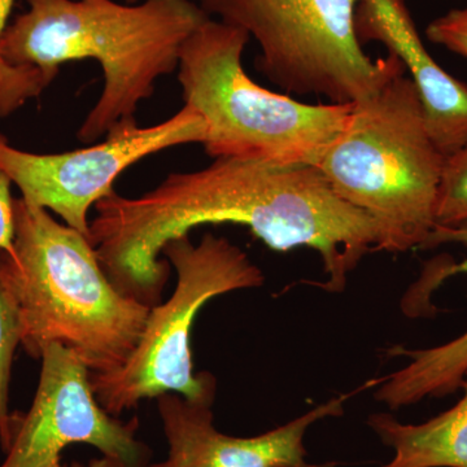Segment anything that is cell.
Listing matches in <instances>:
<instances>
[{"label": "cell", "mask_w": 467, "mask_h": 467, "mask_svg": "<svg viewBox=\"0 0 467 467\" xmlns=\"http://www.w3.org/2000/svg\"><path fill=\"white\" fill-rule=\"evenodd\" d=\"M90 242L109 281L150 308L161 303L169 243L202 225L247 227L270 250L317 252L328 292L346 290L362 259L377 251L376 221L343 201L313 165H272L218 158L195 171L169 174L150 192H113L95 204Z\"/></svg>", "instance_id": "6da1fadb"}, {"label": "cell", "mask_w": 467, "mask_h": 467, "mask_svg": "<svg viewBox=\"0 0 467 467\" xmlns=\"http://www.w3.org/2000/svg\"><path fill=\"white\" fill-rule=\"evenodd\" d=\"M26 2L27 11L0 36V58L36 70L48 85L63 64L99 63L103 90L77 131L85 144L137 121L138 107L152 97L156 82L178 69L184 42L212 18L195 0Z\"/></svg>", "instance_id": "7a4b0ae2"}, {"label": "cell", "mask_w": 467, "mask_h": 467, "mask_svg": "<svg viewBox=\"0 0 467 467\" xmlns=\"http://www.w3.org/2000/svg\"><path fill=\"white\" fill-rule=\"evenodd\" d=\"M5 266L27 355L39 358L46 346L60 344L92 374L110 373L128 361L150 308L117 290L88 236L15 199L14 250L5 252Z\"/></svg>", "instance_id": "3957f363"}, {"label": "cell", "mask_w": 467, "mask_h": 467, "mask_svg": "<svg viewBox=\"0 0 467 467\" xmlns=\"http://www.w3.org/2000/svg\"><path fill=\"white\" fill-rule=\"evenodd\" d=\"M444 162L404 72L353 103L317 168L343 201L376 221L377 251L399 254L425 247L434 232Z\"/></svg>", "instance_id": "277c9868"}, {"label": "cell", "mask_w": 467, "mask_h": 467, "mask_svg": "<svg viewBox=\"0 0 467 467\" xmlns=\"http://www.w3.org/2000/svg\"><path fill=\"white\" fill-rule=\"evenodd\" d=\"M244 30L209 18L184 42L178 81L184 104L207 126L211 158L318 167L353 104H308L267 90L243 67Z\"/></svg>", "instance_id": "5b68a950"}, {"label": "cell", "mask_w": 467, "mask_h": 467, "mask_svg": "<svg viewBox=\"0 0 467 467\" xmlns=\"http://www.w3.org/2000/svg\"><path fill=\"white\" fill-rule=\"evenodd\" d=\"M162 254L177 273L173 294L150 308L142 337L121 368L91 373L95 396L113 417L169 392L212 407L217 379L205 371L193 373L190 348L193 321L214 297L261 287L265 282L263 270L241 247L211 233L199 244H193L190 236L175 239Z\"/></svg>", "instance_id": "8992f818"}, {"label": "cell", "mask_w": 467, "mask_h": 467, "mask_svg": "<svg viewBox=\"0 0 467 467\" xmlns=\"http://www.w3.org/2000/svg\"><path fill=\"white\" fill-rule=\"evenodd\" d=\"M358 0H199L209 17L244 30L260 48L257 67L288 95L327 103L367 99L404 73L392 54L371 58L355 29Z\"/></svg>", "instance_id": "52a82bcc"}, {"label": "cell", "mask_w": 467, "mask_h": 467, "mask_svg": "<svg viewBox=\"0 0 467 467\" xmlns=\"http://www.w3.org/2000/svg\"><path fill=\"white\" fill-rule=\"evenodd\" d=\"M207 126L192 107L160 124L142 128L121 122L106 140L69 152L33 153L16 149L0 134V169L20 190L21 199L54 212L90 239L88 211L115 192L117 178L140 160L183 144L204 143Z\"/></svg>", "instance_id": "ba28073f"}, {"label": "cell", "mask_w": 467, "mask_h": 467, "mask_svg": "<svg viewBox=\"0 0 467 467\" xmlns=\"http://www.w3.org/2000/svg\"><path fill=\"white\" fill-rule=\"evenodd\" d=\"M41 376L32 407L17 414L14 436L0 467H66L63 451L72 444L97 448L129 467L150 463V451L138 439L140 420L110 416L91 386V371L60 344L42 349Z\"/></svg>", "instance_id": "9c48e42d"}, {"label": "cell", "mask_w": 467, "mask_h": 467, "mask_svg": "<svg viewBox=\"0 0 467 467\" xmlns=\"http://www.w3.org/2000/svg\"><path fill=\"white\" fill-rule=\"evenodd\" d=\"M373 378L355 391L319 404L285 425L251 438L218 431L211 405L196 404L177 393L156 398L162 431L168 441L167 459L144 467H335L337 463L309 462L306 431L330 417H340L346 402L382 383Z\"/></svg>", "instance_id": "30bf717a"}, {"label": "cell", "mask_w": 467, "mask_h": 467, "mask_svg": "<svg viewBox=\"0 0 467 467\" xmlns=\"http://www.w3.org/2000/svg\"><path fill=\"white\" fill-rule=\"evenodd\" d=\"M355 29L364 46L379 42L416 86L427 129L445 158L467 144V84L441 67L420 38L405 0H358Z\"/></svg>", "instance_id": "8fae6325"}, {"label": "cell", "mask_w": 467, "mask_h": 467, "mask_svg": "<svg viewBox=\"0 0 467 467\" xmlns=\"http://www.w3.org/2000/svg\"><path fill=\"white\" fill-rule=\"evenodd\" d=\"M454 407L420 425H405L391 414L376 413L368 425L393 451L382 467H467V374Z\"/></svg>", "instance_id": "7c38bea8"}, {"label": "cell", "mask_w": 467, "mask_h": 467, "mask_svg": "<svg viewBox=\"0 0 467 467\" xmlns=\"http://www.w3.org/2000/svg\"><path fill=\"white\" fill-rule=\"evenodd\" d=\"M23 340L20 306L5 266V251L0 250V445L7 451L14 436L17 414L9 410V387L15 352Z\"/></svg>", "instance_id": "4fadbf2b"}, {"label": "cell", "mask_w": 467, "mask_h": 467, "mask_svg": "<svg viewBox=\"0 0 467 467\" xmlns=\"http://www.w3.org/2000/svg\"><path fill=\"white\" fill-rule=\"evenodd\" d=\"M436 226H467V144L445 158L436 204Z\"/></svg>", "instance_id": "5bb4252c"}, {"label": "cell", "mask_w": 467, "mask_h": 467, "mask_svg": "<svg viewBox=\"0 0 467 467\" xmlns=\"http://www.w3.org/2000/svg\"><path fill=\"white\" fill-rule=\"evenodd\" d=\"M47 88L36 70L11 67L0 58V117L11 115Z\"/></svg>", "instance_id": "9a60e30c"}, {"label": "cell", "mask_w": 467, "mask_h": 467, "mask_svg": "<svg viewBox=\"0 0 467 467\" xmlns=\"http://www.w3.org/2000/svg\"><path fill=\"white\" fill-rule=\"evenodd\" d=\"M426 36L434 45L467 58V2L434 18L427 26Z\"/></svg>", "instance_id": "2e32d148"}, {"label": "cell", "mask_w": 467, "mask_h": 467, "mask_svg": "<svg viewBox=\"0 0 467 467\" xmlns=\"http://www.w3.org/2000/svg\"><path fill=\"white\" fill-rule=\"evenodd\" d=\"M451 243L467 245V226H436L423 250L439 247L442 244H451ZM462 273H467V257L460 264L444 263L441 266L434 267L431 275H425L420 279V285H423L422 290H426V288L427 290H434L436 285H441L445 279L450 278V276L462 275Z\"/></svg>", "instance_id": "e0dca14e"}, {"label": "cell", "mask_w": 467, "mask_h": 467, "mask_svg": "<svg viewBox=\"0 0 467 467\" xmlns=\"http://www.w3.org/2000/svg\"><path fill=\"white\" fill-rule=\"evenodd\" d=\"M12 182L0 169V250L11 254L15 239V199Z\"/></svg>", "instance_id": "ac0fdd59"}, {"label": "cell", "mask_w": 467, "mask_h": 467, "mask_svg": "<svg viewBox=\"0 0 467 467\" xmlns=\"http://www.w3.org/2000/svg\"><path fill=\"white\" fill-rule=\"evenodd\" d=\"M16 0H0V36L5 32L9 23V16H11L12 8ZM129 5L140 2V0H125Z\"/></svg>", "instance_id": "d6986e66"}, {"label": "cell", "mask_w": 467, "mask_h": 467, "mask_svg": "<svg viewBox=\"0 0 467 467\" xmlns=\"http://www.w3.org/2000/svg\"><path fill=\"white\" fill-rule=\"evenodd\" d=\"M66 467H129L126 463L110 457L101 456L99 459L91 460L88 465H81V463H73V465Z\"/></svg>", "instance_id": "ffe728a7"}]
</instances>
